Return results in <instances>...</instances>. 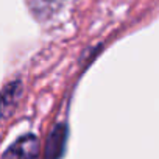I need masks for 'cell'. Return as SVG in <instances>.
I'll list each match as a JSON object with an SVG mask.
<instances>
[{"label": "cell", "instance_id": "cell-1", "mask_svg": "<svg viewBox=\"0 0 159 159\" xmlns=\"http://www.w3.org/2000/svg\"><path fill=\"white\" fill-rule=\"evenodd\" d=\"M39 140L34 134H27L17 139L2 156V159H36Z\"/></svg>", "mask_w": 159, "mask_h": 159}]
</instances>
